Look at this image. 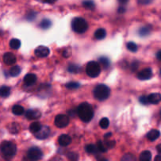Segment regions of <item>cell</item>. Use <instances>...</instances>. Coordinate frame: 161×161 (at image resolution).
<instances>
[{"label": "cell", "mask_w": 161, "mask_h": 161, "mask_svg": "<svg viewBox=\"0 0 161 161\" xmlns=\"http://www.w3.org/2000/svg\"><path fill=\"white\" fill-rule=\"evenodd\" d=\"M77 113L79 119L85 123L90 122L94 117L93 108L90 104L87 103V102H83L79 105Z\"/></svg>", "instance_id": "1"}, {"label": "cell", "mask_w": 161, "mask_h": 161, "mask_svg": "<svg viewBox=\"0 0 161 161\" xmlns=\"http://www.w3.org/2000/svg\"><path fill=\"white\" fill-rule=\"evenodd\" d=\"M0 152L4 159L10 160L16 155L17 146L12 142L5 141L0 145Z\"/></svg>", "instance_id": "2"}, {"label": "cell", "mask_w": 161, "mask_h": 161, "mask_svg": "<svg viewBox=\"0 0 161 161\" xmlns=\"http://www.w3.org/2000/svg\"><path fill=\"white\" fill-rule=\"evenodd\" d=\"M95 98L98 101H105L110 95V89L105 84H99L94 90Z\"/></svg>", "instance_id": "3"}, {"label": "cell", "mask_w": 161, "mask_h": 161, "mask_svg": "<svg viewBox=\"0 0 161 161\" xmlns=\"http://www.w3.org/2000/svg\"><path fill=\"white\" fill-rule=\"evenodd\" d=\"M72 28L76 33H84L88 29L87 22L82 18H75L72 21Z\"/></svg>", "instance_id": "4"}, {"label": "cell", "mask_w": 161, "mask_h": 161, "mask_svg": "<svg viewBox=\"0 0 161 161\" xmlns=\"http://www.w3.org/2000/svg\"><path fill=\"white\" fill-rule=\"evenodd\" d=\"M86 72L90 77L96 78L101 73V67L100 64L97 62V61H92L88 62L87 65Z\"/></svg>", "instance_id": "5"}, {"label": "cell", "mask_w": 161, "mask_h": 161, "mask_svg": "<svg viewBox=\"0 0 161 161\" xmlns=\"http://www.w3.org/2000/svg\"><path fill=\"white\" fill-rule=\"evenodd\" d=\"M28 158L30 161H39L42 157V152L38 147H32L28 151Z\"/></svg>", "instance_id": "6"}, {"label": "cell", "mask_w": 161, "mask_h": 161, "mask_svg": "<svg viewBox=\"0 0 161 161\" xmlns=\"http://www.w3.org/2000/svg\"><path fill=\"white\" fill-rule=\"evenodd\" d=\"M69 123V118L66 116V115H63V114H60L55 117L54 119V124L58 128H65Z\"/></svg>", "instance_id": "7"}, {"label": "cell", "mask_w": 161, "mask_h": 161, "mask_svg": "<svg viewBox=\"0 0 161 161\" xmlns=\"http://www.w3.org/2000/svg\"><path fill=\"white\" fill-rule=\"evenodd\" d=\"M152 76V69L150 68H145L138 73L137 77L140 80H147Z\"/></svg>", "instance_id": "8"}, {"label": "cell", "mask_w": 161, "mask_h": 161, "mask_svg": "<svg viewBox=\"0 0 161 161\" xmlns=\"http://www.w3.org/2000/svg\"><path fill=\"white\" fill-rule=\"evenodd\" d=\"M50 54V49L44 46H39L35 50V55L38 58H46Z\"/></svg>", "instance_id": "9"}, {"label": "cell", "mask_w": 161, "mask_h": 161, "mask_svg": "<svg viewBox=\"0 0 161 161\" xmlns=\"http://www.w3.org/2000/svg\"><path fill=\"white\" fill-rule=\"evenodd\" d=\"M50 135V128L47 126H42L40 130L35 134V137L38 139H45Z\"/></svg>", "instance_id": "10"}, {"label": "cell", "mask_w": 161, "mask_h": 161, "mask_svg": "<svg viewBox=\"0 0 161 161\" xmlns=\"http://www.w3.org/2000/svg\"><path fill=\"white\" fill-rule=\"evenodd\" d=\"M2 60H3L4 63L7 65H14L17 61L16 57L14 56V54H13L12 53H6L3 55Z\"/></svg>", "instance_id": "11"}, {"label": "cell", "mask_w": 161, "mask_h": 161, "mask_svg": "<svg viewBox=\"0 0 161 161\" xmlns=\"http://www.w3.org/2000/svg\"><path fill=\"white\" fill-rule=\"evenodd\" d=\"M25 116L28 119H39L41 116V112L38 109H29L25 113Z\"/></svg>", "instance_id": "12"}, {"label": "cell", "mask_w": 161, "mask_h": 161, "mask_svg": "<svg viewBox=\"0 0 161 161\" xmlns=\"http://www.w3.org/2000/svg\"><path fill=\"white\" fill-rule=\"evenodd\" d=\"M71 142H72V139L68 135H61L58 138V143L61 146H64V147L68 146V145H70Z\"/></svg>", "instance_id": "13"}, {"label": "cell", "mask_w": 161, "mask_h": 161, "mask_svg": "<svg viewBox=\"0 0 161 161\" xmlns=\"http://www.w3.org/2000/svg\"><path fill=\"white\" fill-rule=\"evenodd\" d=\"M149 104H159L161 101V95L159 93H152L147 96Z\"/></svg>", "instance_id": "14"}, {"label": "cell", "mask_w": 161, "mask_h": 161, "mask_svg": "<svg viewBox=\"0 0 161 161\" xmlns=\"http://www.w3.org/2000/svg\"><path fill=\"white\" fill-rule=\"evenodd\" d=\"M37 80L36 75L33 73H28L24 78V83L27 86H32L35 83Z\"/></svg>", "instance_id": "15"}, {"label": "cell", "mask_w": 161, "mask_h": 161, "mask_svg": "<svg viewBox=\"0 0 161 161\" xmlns=\"http://www.w3.org/2000/svg\"><path fill=\"white\" fill-rule=\"evenodd\" d=\"M159 135H160V133L158 130H151L147 134V139L151 142H154L156 139H158Z\"/></svg>", "instance_id": "16"}, {"label": "cell", "mask_w": 161, "mask_h": 161, "mask_svg": "<svg viewBox=\"0 0 161 161\" xmlns=\"http://www.w3.org/2000/svg\"><path fill=\"white\" fill-rule=\"evenodd\" d=\"M152 158V153L149 151L145 150L143 151L140 154L139 160L140 161H150Z\"/></svg>", "instance_id": "17"}, {"label": "cell", "mask_w": 161, "mask_h": 161, "mask_svg": "<svg viewBox=\"0 0 161 161\" xmlns=\"http://www.w3.org/2000/svg\"><path fill=\"white\" fill-rule=\"evenodd\" d=\"M95 36L97 39H99V40L104 39L106 36V31L104 28H99L95 32Z\"/></svg>", "instance_id": "18"}, {"label": "cell", "mask_w": 161, "mask_h": 161, "mask_svg": "<svg viewBox=\"0 0 161 161\" xmlns=\"http://www.w3.org/2000/svg\"><path fill=\"white\" fill-rule=\"evenodd\" d=\"M41 127H42V125H41V123L39 122L32 123V124L30 125V127H29L30 131L33 134L37 133V132L39 131V130H40Z\"/></svg>", "instance_id": "19"}, {"label": "cell", "mask_w": 161, "mask_h": 161, "mask_svg": "<svg viewBox=\"0 0 161 161\" xmlns=\"http://www.w3.org/2000/svg\"><path fill=\"white\" fill-rule=\"evenodd\" d=\"M10 94V88L7 86H2L0 87V97L6 98Z\"/></svg>", "instance_id": "20"}, {"label": "cell", "mask_w": 161, "mask_h": 161, "mask_svg": "<svg viewBox=\"0 0 161 161\" xmlns=\"http://www.w3.org/2000/svg\"><path fill=\"white\" fill-rule=\"evenodd\" d=\"M21 72V68H20V66L15 65V66L12 67V68H10V75L11 76H13V77H16V76L20 75Z\"/></svg>", "instance_id": "21"}, {"label": "cell", "mask_w": 161, "mask_h": 161, "mask_svg": "<svg viewBox=\"0 0 161 161\" xmlns=\"http://www.w3.org/2000/svg\"><path fill=\"white\" fill-rule=\"evenodd\" d=\"M20 125L18 123H12L9 126V131L11 134H18L20 131Z\"/></svg>", "instance_id": "22"}, {"label": "cell", "mask_w": 161, "mask_h": 161, "mask_svg": "<svg viewBox=\"0 0 161 161\" xmlns=\"http://www.w3.org/2000/svg\"><path fill=\"white\" fill-rule=\"evenodd\" d=\"M85 149L90 154H96L98 151L96 145H93V144H89V145H87L86 147H85Z\"/></svg>", "instance_id": "23"}, {"label": "cell", "mask_w": 161, "mask_h": 161, "mask_svg": "<svg viewBox=\"0 0 161 161\" xmlns=\"http://www.w3.org/2000/svg\"><path fill=\"white\" fill-rule=\"evenodd\" d=\"M12 112L14 115H17V116H21L24 113V108L22 106L19 105H14L12 109Z\"/></svg>", "instance_id": "24"}, {"label": "cell", "mask_w": 161, "mask_h": 161, "mask_svg": "<svg viewBox=\"0 0 161 161\" xmlns=\"http://www.w3.org/2000/svg\"><path fill=\"white\" fill-rule=\"evenodd\" d=\"M98 63L102 64V66L105 68H108L110 65V61L108 58H105V57H101V58H98Z\"/></svg>", "instance_id": "25"}, {"label": "cell", "mask_w": 161, "mask_h": 161, "mask_svg": "<svg viewBox=\"0 0 161 161\" xmlns=\"http://www.w3.org/2000/svg\"><path fill=\"white\" fill-rule=\"evenodd\" d=\"M21 42L19 39H11L10 42V46L14 50H18L21 47Z\"/></svg>", "instance_id": "26"}, {"label": "cell", "mask_w": 161, "mask_h": 161, "mask_svg": "<svg viewBox=\"0 0 161 161\" xmlns=\"http://www.w3.org/2000/svg\"><path fill=\"white\" fill-rule=\"evenodd\" d=\"M83 6H84V8H86V9L87 10H94L95 7V2H94L92 0H86V1H83Z\"/></svg>", "instance_id": "27"}, {"label": "cell", "mask_w": 161, "mask_h": 161, "mask_svg": "<svg viewBox=\"0 0 161 161\" xmlns=\"http://www.w3.org/2000/svg\"><path fill=\"white\" fill-rule=\"evenodd\" d=\"M79 70H80V67L75 64H71L68 67V71L71 73H78Z\"/></svg>", "instance_id": "28"}, {"label": "cell", "mask_w": 161, "mask_h": 161, "mask_svg": "<svg viewBox=\"0 0 161 161\" xmlns=\"http://www.w3.org/2000/svg\"><path fill=\"white\" fill-rule=\"evenodd\" d=\"M150 28H149V26H146V27H142V28H141L140 29H139V35H140V36L142 37H145V36H147L148 35H149V33H150Z\"/></svg>", "instance_id": "29"}, {"label": "cell", "mask_w": 161, "mask_h": 161, "mask_svg": "<svg viewBox=\"0 0 161 161\" xmlns=\"http://www.w3.org/2000/svg\"><path fill=\"white\" fill-rule=\"evenodd\" d=\"M52 23L51 21H50L49 19H43L40 23V27L42 28V29L46 30L48 29L49 28H50Z\"/></svg>", "instance_id": "30"}, {"label": "cell", "mask_w": 161, "mask_h": 161, "mask_svg": "<svg viewBox=\"0 0 161 161\" xmlns=\"http://www.w3.org/2000/svg\"><path fill=\"white\" fill-rule=\"evenodd\" d=\"M120 161H136V157L131 153H127L121 158Z\"/></svg>", "instance_id": "31"}, {"label": "cell", "mask_w": 161, "mask_h": 161, "mask_svg": "<svg viewBox=\"0 0 161 161\" xmlns=\"http://www.w3.org/2000/svg\"><path fill=\"white\" fill-rule=\"evenodd\" d=\"M99 125H100V127L102 128V129H107L109 126V119L106 117L102 118V119L100 120V122H99Z\"/></svg>", "instance_id": "32"}, {"label": "cell", "mask_w": 161, "mask_h": 161, "mask_svg": "<svg viewBox=\"0 0 161 161\" xmlns=\"http://www.w3.org/2000/svg\"><path fill=\"white\" fill-rule=\"evenodd\" d=\"M127 48L128 50H130L131 52L135 53L138 51V46L133 42H129L127 44Z\"/></svg>", "instance_id": "33"}, {"label": "cell", "mask_w": 161, "mask_h": 161, "mask_svg": "<svg viewBox=\"0 0 161 161\" xmlns=\"http://www.w3.org/2000/svg\"><path fill=\"white\" fill-rule=\"evenodd\" d=\"M68 158L71 161H77L79 159V155L75 152H70L68 153Z\"/></svg>", "instance_id": "34"}, {"label": "cell", "mask_w": 161, "mask_h": 161, "mask_svg": "<svg viewBox=\"0 0 161 161\" xmlns=\"http://www.w3.org/2000/svg\"><path fill=\"white\" fill-rule=\"evenodd\" d=\"M66 87L70 90L78 89L79 87V83H78L76 82H70L66 84Z\"/></svg>", "instance_id": "35"}, {"label": "cell", "mask_w": 161, "mask_h": 161, "mask_svg": "<svg viewBox=\"0 0 161 161\" xmlns=\"http://www.w3.org/2000/svg\"><path fill=\"white\" fill-rule=\"evenodd\" d=\"M97 148H98V150L102 152H105L108 150V149H106V147H105V143H104L102 141H99V142H98V146H97Z\"/></svg>", "instance_id": "36"}, {"label": "cell", "mask_w": 161, "mask_h": 161, "mask_svg": "<svg viewBox=\"0 0 161 161\" xmlns=\"http://www.w3.org/2000/svg\"><path fill=\"white\" fill-rule=\"evenodd\" d=\"M104 143H105V147H106L107 149H112V148L115 146V145H116V142H115V141H111V140L105 141Z\"/></svg>", "instance_id": "37"}, {"label": "cell", "mask_w": 161, "mask_h": 161, "mask_svg": "<svg viewBox=\"0 0 161 161\" xmlns=\"http://www.w3.org/2000/svg\"><path fill=\"white\" fill-rule=\"evenodd\" d=\"M139 101H140V102L142 104V105H149V102H148L147 96H145V95H143V96L140 97V98H139Z\"/></svg>", "instance_id": "38"}, {"label": "cell", "mask_w": 161, "mask_h": 161, "mask_svg": "<svg viewBox=\"0 0 161 161\" xmlns=\"http://www.w3.org/2000/svg\"><path fill=\"white\" fill-rule=\"evenodd\" d=\"M154 0H138L139 4L141 5H149V4L152 3Z\"/></svg>", "instance_id": "39"}, {"label": "cell", "mask_w": 161, "mask_h": 161, "mask_svg": "<svg viewBox=\"0 0 161 161\" xmlns=\"http://www.w3.org/2000/svg\"><path fill=\"white\" fill-rule=\"evenodd\" d=\"M71 54H72V52H71V50L70 49H65V50L63 51V56L65 57V58H69V57L71 56Z\"/></svg>", "instance_id": "40"}, {"label": "cell", "mask_w": 161, "mask_h": 161, "mask_svg": "<svg viewBox=\"0 0 161 161\" xmlns=\"http://www.w3.org/2000/svg\"><path fill=\"white\" fill-rule=\"evenodd\" d=\"M138 66H139V63H138L137 61H134L133 63H132V65H131L132 71L137 70V68H138Z\"/></svg>", "instance_id": "41"}, {"label": "cell", "mask_w": 161, "mask_h": 161, "mask_svg": "<svg viewBox=\"0 0 161 161\" xmlns=\"http://www.w3.org/2000/svg\"><path fill=\"white\" fill-rule=\"evenodd\" d=\"M57 0H44V2L46 3H49V4H53L56 2Z\"/></svg>", "instance_id": "42"}, {"label": "cell", "mask_w": 161, "mask_h": 161, "mask_svg": "<svg viewBox=\"0 0 161 161\" xmlns=\"http://www.w3.org/2000/svg\"><path fill=\"white\" fill-rule=\"evenodd\" d=\"M124 11H125V8H123V7H119V10H118V12L120 13V14L124 13Z\"/></svg>", "instance_id": "43"}, {"label": "cell", "mask_w": 161, "mask_h": 161, "mask_svg": "<svg viewBox=\"0 0 161 161\" xmlns=\"http://www.w3.org/2000/svg\"><path fill=\"white\" fill-rule=\"evenodd\" d=\"M118 1H119V3H121V4H126V3H127L129 0H118Z\"/></svg>", "instance_id": "44"}, {"label": "cell", "mask_w": 161, "mask_h": 161, "mask_svg": "<svg viewBox=\"0 0 161 161\" xmlns=\"http://www.w3.org/2000/svg\"><path fill=\"white\" fill-rule=\"evenodd\" d=\"M154 161H161V156H160V155H157V156H156V157H155V159H154Z\"/></svg>", "instance_id": "45"}, {"label": "cell", "mask_w": 161, "mask_h": 161, "mask_svg": "<svg viewBox=\"0 0 161 161\" xmlns=\"http://www.w3.org/2000/svg\"><path fill=\"white\" fill-rule=\"evenodd\" d=\"M156 57H157V59L158 60H160V58H161V51H158L157 55H156Z\"/></svg>", "instance_id": "46"}, {"label": "cell", "mask_w": 161, "mask_h": 161, "mask_svg": "<svg viewBox=\"0 0 161 161\" xmlns=\"http://www.w3.org/2000/svg\"><path fill=\"white\" fill-rule=\"evenodd\" d=\"M109 136H112V134H111V133L106 134V135H105V139H108V137H109Z\"/></svg>", "instance_id": "47"}, {"label": "cell", "mask_w": 161, "mask_h": 161, "mask_svg": "<svg viewBox=\"0 0 161 161\" xmlns=\"http://www.w3.org/2000/svg\"><path fill=\"white\" fill-rule=\"evenodd\" d=\"M157 151H158V152H159V153H160V152H161V149H160V145H159L157 146Z\"/></svg>", "instance_id": "48"}, {"label": "cell", "mask_w": 161, "mask_h": 161, "mask_svg": "<svg viewBox=\"0 0 161 161\" xmlns=\"http://www.w3.org/2000/svg\"><path fill=\"white\" fill-rule=\"evenodd\" d=\"M98 161H109L107 159H105V158H103V159H101L100 160H98Z\"/></svg>", "instance_id": "49"}, {"label": "cell", "mask_w": 161, "mask_h": 161, "mask_svg": "<svg viewBox=\"0 0 161 161\" xmlns=\"http://www.w3.org/2000/svg\"><path fill=\"white\" fill-rule=\"evenodd\" d=\"M37 1H39V2H44V0H37Z\"/></svg>", "instance_id": "50"}]
</instances>
